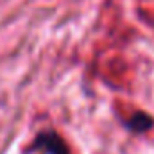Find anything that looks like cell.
<instances>
[{"label":"cell","instance_id":"obj_1","mask_svg":"<svg viewBox=\"0 0 154 154\" xmlns=\"http://www.w3.org/2000/svg\"><path fill=\"white\" fill-rule=\"evenodd\" d=\"M32 151L43 154H70L66 142L56 131H41L32 142Z\"/></svg>","mask_w":154,"mask_h":154},{"label":"cell","instance_id":"obj_2","mask_svg":"<svg viewBox=\"0 0 154 154\" xmlns=\"http://www.w3.org/2000/svg\"><path fill=\"white\" fill-rule=\"evenodd\" d=\"M152 125H154L152 116L147 115L145 111H136V113H133V115L129 116V120H127V127L131 131H134V133H145Z\"/></svg>","mask_w":154,"mask_h":154}]
</instances>
